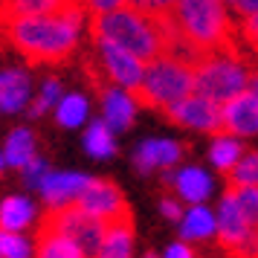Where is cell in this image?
Segmentation results:
<instances>
[{
    "label": "cell",
    "mask_w": 258,
    "mask_h": 258,
    "mask_svg": "<svg viewBox=\"0 0 258 258\" xmlns=\"http://www.w3.org/2000/svg\"><path fill=\"white\" fill-rule=\"evenodd\" d=\"M168 18L174 24V47L168 55L198 64L209 52L235 49V26L229 21L223 0H174L168 9Z\"/></svg>",
    "instance_id": "cell-2"
},
{
    "label": "cell",
    "mask_w": 258,
    "mask_h": 258,
    "mask_svg": "<svg viewBox=\"0 0 258 258\" xmlns=\"http://www.w3.org/2000/svg\"><path fill=\"white\" fill-rule=\"evenodd\" d=\"M229 186H258V151L241 154V160L226 171Z\"/></svg>",
    "instance_id": "cell-25"
},
{
    "label": "cell",
    "mask_w": 258,
    "mask_h": 258,
    "mask_svg": "<svg viewBox=\"0 0 258 258\" xmlns=\"http://www.w3.org/2000/svg\"><path fill=\"white\" fill-rule=\"evenodd\" d=\"M76 203L87 215L99 218V221H110V218H116V215L131 209L122 188L113 180H102V177H87L84 188L76 195Z\"/></svg>",
    "instance_id": "cell-8"
},
{
    "label": "cell",
    "mask_w": 258,
    "mask_h": 258,
    "mask_svg": "<svg viewBox=\"0 0 258 258\" xmlns=\"http://www.w3.org/2000/svg\"><path fill=\"white\" fill-rule=\"evenodd\" d=\"M70 9H87V0H0V24L24 15H58Z\"/></svg>",
    "instance_id": "cell-13"
},
{
    "label": "cell",
    "mask_w": 258,
    "mask_h": 258,
    "mask_svg": "<svg viewBox=\"0 0 258 258\" xmlns=\"http://www.w3.org/2000/svg\"><path fill=\"white\" fill-rule=\"evenodd\" d=\"M160 113H163L171 125H180V128L203 131V134H212V137L223 134L221 105H215L206 96L188 93V96H183L180 102H174V105H168L165 110H160Z\"/></svg>",
    "instance_id": "cell-7"
},
{
    "label": "cell",
    "mask_w": 258,
    "mask_h": 258,
    "mask_svg": "<svg viewBox=\"0 0 258 258\" xmlns=\"http://www.w3.org/2000/svg\"><path fill=\"white\" fill-rule=\"evenodd\" d=\"M55 119H58V125H64V128H79L84 119H87V99L79 96V93L64 96L58 102Z\"/></svg>",
    "instance_id": "cell-24"
},
{
    "label": "cell",
    "mask_w": 258,
    "mask_h": 258,
    "mask_svg": "<svg viewBox=\"0 0 258 258\" xmlns=\"http://www.w3.org/2000/svg\"><path fill=\"white\" fill-rule=\"evenodd\" d=\"M96 258H134V215H131V209L105 221V235H102Z\"/></svg>",
    "instance_id": "cell-11"
},
{
    "label": "cell",
    "mask_w": 258,
    "mask_h": 258,
    "mask_svg": "<svg viewBox=\"0 0 258 258\" xmlns=\"http://www.w3.org/2000/svg\"><path fill=\"white\" fill-rule=\"evenodd\" d=\"M160 209H163V215L168 221H180V218H183V206H180L174 198H163L160 200Z\"/></svg>",
    "instance_id": "cell-31"
},
{
    "label": "cell",
    "mask_w": 258,
    "mask_h": 258,
    "mask_svg": "<svg viewBox=\"0 0 258 258\" xmlns=\"http://www.w3.org/2000/svg\"><path fill=\"white\" fill-rule=\"evenodd\" d=\"M47 171H49L47 163H44V160H38V157H32V160L24 165V183H26V186H38V183H41V177L47 174Z\"/></svg>",
    "instance_id": "cell-30"
},
{
    "label": "cell",
    "mask_w": 258,
    "mask_h": 258,
    "mask_svg": "<svg viewBox=\"0 0 258 258\" xmlns=\"http://www.w3.org/2000/svg\"><path fill=\"white\" fill-rule=\"evenodd\" d=\"M229 191H232L244 221L252 229H258V186H229Z\"/></svg>",
    "instance_id": "cell-26"
},
{
    "label": "cell",
    "mask_w": 258,
    "mask_h": 258,
    "mask_svg": "<svg viewBox=\"0 0 258 258\" xmlns=\"http://www.w3.org/2000/svg\"><path fill=\"white\" fill-rule=\"evenodd\" d=\"M145 258H157V255H154V252H148V255H145Z\"/></svg>",
    "instance_id": "cell-36"
},
{
    "label": "cell",
    "mask_w": 258,
    "mask_h": 258,
    "mask_svg": "<svg viewBox=\"0 0 258 258\" xmlns=\"http://www.w3.org/2000/svg\"><path fill=\"white\" fill-rule=\"evenodd\" d=\"M180 235L186 241H206L215 235V215L203 203H191V209L180 218Z\"/></svg>",
    "instance_id": "cell-19"
},
{
    "label": "cell",
    "mask_w": 258,
    "mask_h": 258,
    "mask_svg": "<svg viewBox=\"0 0 258 258\" xmlns=\"http://www.w3.org/2000/svg\"><path fill=\"white\" fill-rule=\"evenodd\" d=\"M84 148H87V154L96 157V160H105V157H113V154H116L113 131L105 125V119H99V122H93V125L87 128V134H84Z\"/></svg>",
    "instance_id": "cell-23"
},
{
    "label": "cell",
    "mask_w": 258,
    "mask_h": 258,
    "mask_svg": "<svg viewBox=\"0 0 258 258\" xmlns=\"http://www.w3.org/2000/svg\"><path fill=\"white\" fill-rule=\"evenodd\" d=\"M186 154V145L174 140H148L142 142L137 154H134V165L140 168L142 174H148L154 168H171L183 160Z\"/></svg>",
    "instance_id": "cell-12"
},
{
    "label": "cell",
    "mask_w": 258,
    "mask_h": 258,
    "mask_svg": "<svg viewBox=\"0 0 258 258\" xmlns=\"http://www.w3.org/2000/svg\"><path fill=\"white\" fill-rule=\"evenodd\" d=\"M87 38L93 41H110L116 47L128 49L131 55L145 61L163 55L165 32L163 12H140L134 6H119L107 12H87Z\"/></svg>",
    "instance_id": "cell-3"
},
{
    "label": "cell",
    "mask_w": 258,
    "mask_h": 258,
    "mask_svg": "<svg viewBox=\"0 0 258 258\" xmlns=\"http://www.w3.org/2000/svg\"><path fill=\"white\" fill-rule=\"evenodd\" d=\"M87 9L58 15H24L0 24V41L29 67H67L79 49V29Z\"/></svg>",
    "instance_id": "cell-1"
},
{
    "label": "cell",
    "mask_w": 258,
    "mask_h": 258,
    "mask_svg": "<svg viewBox=\"0 0 258 258\" xmlns=\"http://www.w3.org/2000/svg\"><path fill=\"white\" fill-rule=\"evenodd\" d=\"M29 99V76L21 70H6L0 76V110L15 113Z\"/></svg>",
    "instance_id": "cell-17"
},
{
    "label": "cell",
    "mask_w": 258,
    "mask_h": 258,
    "mask_svg": "<svg viewBox=\"0 0 258 258\" xmlns=\"http://www.w3.org/2000/svg\"><path fill=\"white\" fill-rule=\"evenodd\" d=\"M188 93H195V64L168 52L145 61L140 84H134L128 90L134 105L148 107V110H165Z\"/></svg>",
    "instance_id": "cell-4"
},
{
    "label": "cell",
    "mask_w": 258,
    "mask_h": 258,
    "mask_svg": "<svg viewBox=\"0 0 258 258\" xmlns=\"http://www.w3.org/2000/svg\"><path fill=\"white\" fill-rule=\"evenodd\" d=\"M165 258H195V252L186 244H171L165 249Z\"/></svg>",
    "instance_id": "cell-34"
},
{
    "label": "cell",
    "mask_w": 258,
    "mask_h": 258,
    "mask_svg": "<svg viewBox=\"0 0 258 258\" xmlns=\"http://www.w3.org/2000/svg\"><path fill=\"white\" fill-rule=\"evenodd\" d=\"M0 171H3V157H0Z\"/></svg>",
    "instance_id": "cell-37"
},
{
    "label": "cell",
    "mask_w": 258,
    "mask_h": 258,
    "mask_svg": "<svg viewBox=\"0 0 258 258\" xmlns=\"http://www.w3.org/2000/svg\"><path fill=\"white\" fill-rule=\"evenodd\" d=\"M174 0H151V12H165Z\"/></svg>",
    "instance_id": "cell-35"
},
{
    "label": "cell",
    "mask_w": 258,
    "mask_h": 258,
    "mask_svg": "<svg viewBox=\"0 0 258 258\" xmlns=\"http://www.w3.org/2000/svg\"><path fill=\"white\" fill-rule=\"evenodd\" d=\"M252 70H255V64L246 61L238 52V47L223 49V52H209L195 64V93L212 99L215 105H223L241 90H246Z\"/></svg>",
    "instance_id": "cell-5"
},
{
    "label": "cell",
    "mask_w": 258,
    "mask_h": 258,
    "mask_svg": "<svg viewBox=\"0 0 258 258\" xmlns=\"http://www.w3.org/2000/svg\"><path fill=\"white\" fill-rule=\"evenodd\" d=\"M61 99V84L55 79H47L44 82V93L38 96L32 107H29V116H41V113H47V107H52L55 102Z\"/></svg>",
    "instance_id": "cell-28"
},
{
    "label": "cell",
    "mask_w": 258,
    "mask_h": 258,
    "mask_svg": "<svg viewBox=\"0 0 258 258\" xmlns=\"http://www.w3.org/2000/svg\"><path fill=\"white\" fill-rule=\"evenodd\" d=\"M102 99V110H105V125L110 131H128L134 125L137 116V105L128 96V90H119V87H107Z\"/></svg>",
    "instance_id": "cell-14"
},
{
    "label": "cell",
    "mask_w": 258,
    "mask_h": 258,
    "mask_svg": "<svg viewBox=\"0 0 258 258\" xmlns=\"http://www.w3.org/2000/svg\"><path fill=\"white\" fill-rule=\"evenodd\" d=\"M221 125L223 134L232 137H255L258 134V93L241 90L229 102L221 105Z\"/></svg>",
    "instance_id": "cell-10"
},
{
    "label": "cell",
    "mask_w": 258,
    "mask_h": 258,
    "mask_svg": "<svg viewBox=\"0 0 258 258\" xmlns=\"http://www.w3.org/2000/svg\"><path fill=\"white\" fill-rule=\"evenodd\" d=\"M38 223L47 226V229H55V232L64 235V238H70L73 244L82 249L84 258H96L99 244H102V235H105V221L87 215L76 200L49 206V209L41 215Z\"/></svg>",
    "instance_id": "cell-6"
},
{
    "label": "cell",
    "mask_w": 258,
    "mask_h": 258,
    "mask_svg": "<svg viewBox=\"0 0 258 258\" xmlns=\"http://www.w3.org/2000/svg\"><path fill=\"white\" fill-rule=\"evenodd\" d=\"M119 6H128V0H87V12H107Z\"/></svg>",
    "instance_id": "cell-33"
},
{
    "label": "cell",
    "mask_w": 258,
    "mask_h": 258,
    "mask_svg": "<svg viewBox=\"0 0 258 258\" xmlns=\"http://www.w3.org/2000/svg\"><path fill=\"white\" fill-rule=\"evenodd\" d=\"M223 3H232V0H223Z\"/></svg>",
    "instance_id": "cell-38"
},
{
    "label": "cell",
    "mask_w": 258,
    "mask_h": 258,
    "mask_svg": "<svg viewBox=\"0 0 258 258\" xmlns=\"http://www.w3.org/2000/svg\"><path fill=\"white\" fill-rule=\"evenodd\" d=\"M241 41L258 55V15H249L241 24Z\"/></svg>",
    "instance_id": "cell-29"
},
{
    "label": "cell",
    "mask_w": 258,
    "mask_h": 258,
    "mask_svg": "<svg viewBox=\"0 0 258 258\" xmlns=\"http://www.w3.org/2000/svg\"><path fill=\"white\" fill-rule=\"evenodd\" d=\"M171 186L177 188V195L188 203H203V200L212 195V177L203 171V168H195L188 165L183 171H177L171 177Z\"/></svg>",
    "instance_id": "cell-16"
},
{
    "label": "cell",
    "mask_w": 258,
    "mask_h": 258,
    "mask_svg": "<svg viewBox=\"0 0 258 258\" xmlns=\"http://www.w3.org/2000/svg\"><path fill=\"white\" fill-rule=\"evenodd\" d=\"M0 258H29V244L21 235L0 226Z\"/></svg>",
    "instance_id": "cell-27"
},
{
    "label": "cell",
    "mask_w": 258,
    "mask_h": 258,
    "mask_svg": "<svg viewBox=\"0 0 258 258\" xmlns=\"http://www.w3.org/2000/svg\"><path fill=\"white\" fill-rule=\"evenodd\" d=\"M241 154H244L241 137H232V134H218L215 142H212V148H209V160H212V165H215L218 171L226 174V171L241 160Z\"/></svg>",
    "instance_id": "cell-20"
},
{
    "label": "cell",
    "mask_w": 258,
    "mask_h": 258,
    "mask_svg": "<svg viewBox=\"0 0 258 258\" xmlns=\"http://www.w3.org/2000/svg\"><path fill=\"white\" fill-rule=\"evenodd\" d=\"M93 47L99 49V61H102V67H105L110 84H119L122 90H131L134 84H140L142 67H145V64H142L137 55H131L128 49L116 47V44H110V41H93Z\"/></svg>",
    "instance_id": "cell-9"
},
{
    "label": "cell",
    "mask_w": 258,
    "mask_h": 258,
    "mask_svg": "<svg viewBox=\"0 0 258 258\" xmlns=\"http://www.w3.org/2000/svg\"><path fill=\"white\" fill-rule=\"evenodd\" d=\"M87 177L84 174H44L41 177V195L49 206H58V203H67V200H76V195L84 188Z\"/></svg>",
    "instance_id": "cell-15"
},
{
    "label": "cell",
    "mask_w": 258,
    "mask_h": 258,
    "mask_svg": "<svg viewBox=\"0 0 258 258\" xmlns=\"http://www.w3.org/2000/svg\"><path fill=\"white\" fill-rule=\"evenodd\" d=\"M32 215H35V209L26 198H6L0 203V226L9 229V232H18V229L29 226Z\"/></svg>",
    "instance_id": "cell-22"
},
{
    "label": "cell",
    "mask_w": 258,
    "mask_h": 258,
    "mask_svg": "<svg viewBox=\"0 0 258 258\" xmlns=\"http://www.w3.org/2000/svg\"><path fill=\"white\" fill-rule=\"evenodd\" d=\"M6 163L15 165V168H24L32 157H35V137L29 128H15L6 140Z\"/></svg>",
    "instance_id": "cell-21"
},
{
    "label": "cell",
    "mask_w": 258,
    "mask_h": 258,
    "mask_svg": "<svg viewBox=\"0 0 258 258\" xmlns=\"http://www.w3.org/2000/svg\"><path fill=\"white\" fill-rule=\"evenodd\" d=\"M35 258H84V255L70 238H64V235H58L55 229H47V226L38 223Z\"/></svg>",
    "instance_id": "cell-18"
},
{
    "label": "cell",
    "mask_w": 258,
    "mask_h": 258,
    "mask_svg": "<svg viewBox=\"0 0 258 258\" xmlns=\"http://www.w3.org/2000/svg\"><path fill=\"white\" fill-rule=\"evenodd\" d=\"M229 6L235 9V15H241V21L249 15H258V0H232Z\"/></svg>",
    "instance_id": "cell-32"
}]
</instances>
